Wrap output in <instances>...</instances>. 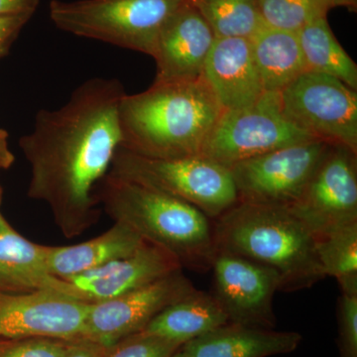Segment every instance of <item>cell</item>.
I'll list each match as a JSON object with an SVG mask.
<instances>
[{
  "instance_id": "1",
  "label": "cell",
  "mask_w": 357,
  "mask_h": 357,
  "mask_svg": "<svg viewBox=\"0 0 357 357\" xmlns=\"http://www.w3.org/2000/svg\"><path fill=\"white\" fill-rule=\"evenodd\" d=\"M126 93L117 79H88L62 107L40 110L20 139L31 169L28 197L49 206L68 238L100 218L93 190L121 146L119 109Z\"/></svg>"
},
{
  "instance_id": "2",
  "label": "cell",
  "mask_w": 357,
  "mask_h": 357,
  "mask_svg": "<svg viewBox=\"0 0 357 357\" xmlns=\"http://www.w3.org/2000/svg\"><path fill=\"white\" fill-rule=\"evenodd\" d=\"M223 112L204 75L157 83L119 103L121 148L157 159L199 156Z\"/></svg>"
},
{
  "instance_id": "3",
  "label": "cell",
  "mask_w": 357,
  "mask_h": 357,
  "mask_svg": "<svg viewBox=\"0 0 357 357\" xmlns=\"http://www.w3.org/2000/svg\"><path fill=\"white\" fill-rule=\"evenodd\" d=\"M215 220V250L272 268L281 291L311 288L326 278L316 236L287 206L237 202Z\"/></svg>"
},
{
  "instance_id": "4",
  "label": "cell",
  "mask_w": 357,
  "mask_h": 357,
  "mask_svg": "<svg viewBox=\"0 0 357 357\" xmlns=\"http://www.w3.org/2000/svg\"><path fill=\"white\" fill-rule=\"evenodd\" d=\"M98 201L115 222L173 255L182 268L210 270L215 245L213 223L196 206L172 196L107 173Z\"/></svg>"
},
{
  "instance_id": "5",
  "label": "cell",
  "mask_w": 357,
  "mask_h": 357,
  "mask_svg": "<svg viewBox=\"0 0 357 357\" xmlns=\"http://www.w3.org/2000/svg\"><path fill=\"white\" fill-rule=\"evenodd\" d=\"M185 0H53L49 13L59 29L153 55L167 20Z\"/></svg>"
},
{
  "instance_id": "6",
  "label": "cell",
  "mask_w": 357,
  "mask_h": 357,
  "mask_svg": "<svg viewBox=\"0 0 357 357\" xmlns=\"http://www.w3.org/2000/svg\"><path fill=\"white\" fill-rule=\"evenodd\" d=\"M109 172L192 204L211 220L238 202L229 169L203 156L149 158L119 147Z\"/></svg>"
},
{
  "instance_id": "7",
  "label": "cell",
  "mask_w": 357,
  "mask_h": 357,
  "mask_svg": "<svg viewBox=\"0 0 357 357\" xmlns=\"http://www.w3.org/2000/svg\"><path fill=\"white\" fill-rule=\"evenodd\" d=\"M312 139L284 114L280 93L265 91L248 107L223 110L199 156L229 168L278 148Z\"/></svg>"
},
{
  "instance_id": "8",
  "label": "cell",
  "mask_w": 357,
  "mask_h": 357,
  "mask_svg": "<svg viewBox=\"0 0 357 357\" xmlns=\"http://www.w3.org/2000/svg\"><path fill=\"white\" fill-rule=\"evenodd\" d=\"M282 109L301 130L357 152V91L340 79L306 72L280 91Z\"/></svg>"
},
{
  "instance_id": "9",
  "label": "cell",
  "mask_w": 357,
  "mask_h": 357,
  "mask_svg": "<svg viewBox=\"0 0 357 357\" xmlns=\"http://www.w3.org/2000/svg\"><path fill=\"white\" fill-rule=\"evenodd\" d=\"M328 144L312 139L229 167L238 202L289 206L297 201Z\"/></svg>"
},
{
  "instance_id": "10",
  "label": "cell",
  "mask_w": 357,
  "mask_h": 357,
  "mask_svg": "<svg viewBox=\"0 0 357 357\" xmlns=\"http://www.w3.org/2000/svg\"><path fill=\"white\" fill-rule=\"evenodd\" d=\"M287 208L314 236L357 222V152L328 145L304 191Z\"/></svg>"
},
{
  "instance_id": "11",
  "label": "cell",
  "mask_w": 357,
  "mask_h": 357,
  "mask_svg": "<svg viewBox=\"0 0 357 357\" xmlns=\"http://www.w3.org/2000/svg\"><path fill=\"white\" fill-rule=\"evenodd\" d=\"M91 304L42 289L0 292V342L26 338L84 340Z\"/></svg>"
},
{
  "instance_id": "12",
  "label": "cell",
  "mask_w": 357,
  "mask_h": 357,
  "mask_svg": "<svg viewBox=\"0 0 357 357\" xmlns=\"http://www.w3.org/2000/svg\"><path fill=\"white\" fill-rule=\"evenodd\" d=\"M213 296L229 324L274 330L275 293L281 291V278L272 268L241 256L217 251Z\"/></svg>"
},
{
  "instance_id": "13",
  "label": "cell",
  "mask_w": 357,
  "mask_h": 357,
  "mask_svg": "<svg viewBox=\"0 0 357 357\" xmlns=\"http://www.w3.org/2000/svg\"><path fill=\"white\" fill-rule=\"evenodd\" d=\"M195 290L178 270L114 299L91 304L84 340L112 347L144 330L164 309Z\"/></svg>"
},
{
  "instance_id": "14",
  "label": "cell",
  "mask_w": 357,
  "mask_h": 357,
  "mask_svg": "<svg viewBox=\"0 0 357 357\" xmlns=\"http://www.w3.org/2000/svg\"><path fill=\"white\" fill-rule=\"evenodd\" d=\"M182 270L178 260L164 249L145 243L128 256L68 278L53 277L49 290L57 291L73 299L96 304Z\"/></svg>"
},
{
  "instance_id": "15",
  "label": "cell",
  "mask_w": 357,
  "mask_h": 357,
  "mask_svg": "<svg viewBox=\"0 0 357 357\" xmlns=\"http://www.w3.org/2000/svg\"><path fill=\"white\" fill-rule=\"evenodd\" d=\"M215 33L199 11L185 0L160 32L152 58L157 83L191 81L203 76L215 41Z\"/></svg>"
},
{
  "instance_id": "16",
  "label": "cell",
  "mask_w": 357,
  "mask_h": 357,
  "mask_svg": "<svg viewBox=\"0 0 357 357\" xmlns=\"http://www.w3.org/2000/svg\"><path fill=\"white\" fill-rule=\"evenodd\" d=\"M203 75L223 110L248 107L265 93L248 38H215Z\"/></svg>"
},
{
  "instance_id": "17",
  "label": "cell",
  "mask_w": 357,
  "mask_h": 357,
  "mask_svg": "<svg viewBox=\"0 0 357 357\" xmlns=\"http://www.w3.org/2000/svg\"><path fill=\"white\" fill-rule=\"evenodd\" d=\"M301 342L302 335L295 332L227 324L181 349L192 357H269L291 354Z\"/></svg>"
},
{
  "instance_id": "18",
  "label": "cell",
  "mask_w": 357,
  "mask_h": 357,
  "mask_svg": "<svg viewBox=\"0 0 357 357\" xmlns=\"http://www.w3.org/2000/svg\"><path fill=\"white\" fill-rule=\"evenodd\" d=\"M146 243L128 225L115 222L102 234L75 245L48 246L47 266L56 278H68L128 257Z\"/></svg>"
},
{
  "instance_id": "19",
  "label": "cell",
  "mask_w": 357,
  "mask_h": 357,
  "mask_svg": "<svg viewBox=\"0 0 357 357\" xmlns=\"http://www.w3.org/2000/svg\"><path fill=\"white\" fill-rule=\"evenodd\" d=\"M229 324L213 294L195 290L157 314L141 332L184 345Z\"/></svg>"
},
{
  "instance_id": "20",
  "label": "cell",
  "mask_w": 357,
  "mask_h": 357,
  "mask_svg": "<svg viewBox=\"0 0 357 357\" xmlns=\"http://www.w3.org/2000/svg\"><path fill=\"white\" fill-rule=\"evenodd\" d=\"M48 246L31 243L0 213V292L47 289L53 278L47 266Z\"/></svg>"
},
{
  "instance_id": "21",
  "label": "cell",
  "mask_w": 357,
  "mask_h": 357,
  "mask_svg": "<svg viewBox=\"0 0 357 357\" xmlns=\"http://www.w3.org/2000/svg\"><path fill=\"white\" fill-rule=\"evenodd\" d=\"M249 40L265 91L280 93L306 72L297 33L265 25Z\"/></svg>"
},
{
  "instance_id": "22",
  "label": "cell",
  "mask_w": 357,
  "mask_h": 357,
  "mask_svg": "<svg viewBox=\"0 0 357 357\" xmlns=\"http://www.w3.org/2000/svg\"><path fill=\"white\" fill-rule=\"evenodd\" d=\"M306 70L328 75L357 91V65L332 31L326 16L297 32Z\"/></svg>"
},
{
  "instance_id": "23",
  "label": "cell",
  "mask_w": 357,
  "mask_h": 357,
  "mask_svg": "<svg viewBox=\"0 0 357 357\" xmlns=\"http://www.w3.org/2000/svg\"><path fill=\"white\" fill-rule=\"evenodd\" d=\"M314 236L325 276L337 279L342 292H357V222Z\"/></svg>"
},
{
  "instance_id": "24",
  "label": "cell",
  "mask_w": 357,
  "mask_h": 357,
  "mask_svg": "<svg viewBox=\"0 0 357 357\" xmlns=\"http://www.w3.org/2000/svg\"><path fill=\"white\" fill-rule=\"evenodd\" d=\"M203 16L217 38L250 39L265 26L256 0H187Z\"/></svg>"
},
{
  "instance_id": "25",
  "label": "cell",
  "mask_w": 357,
  "mask_h": 357,
  "mask_svg": "<svg viewBox=\"0 0 357 357\" xmlns=\"http://www.w3.org/2000/svg\"><path fill=\"white\" fill-rule=\"evenodd\" d=\"M265 24L297 33L328 10L318 0H256Z\"/></svg>"
},
{
  "instance_id": "26",
  "label": "cell",
  "mask_w": 357,
  "mask_h": 357,
  "mask_svg": "<svg viewBox=\"0 0 357 357\" xmlns=\"http://www.w3.org/2000/svg\"><path fill=\"white\" fill-rule=\"evenodd\" d=\"M182 345L139 332L107 347L102 357H172Z\"/></svg>"
},
{
  "instance_id": "27",
  "label": "cell",
  "mask_w": 357,
  "mask_h": 357,
  "mask_svg": "<svg viewBox=\"0 0 357 357\" xmlns=\"http://www.w3.org/2000/svg\"><path fill=\"white\" fill-rule=\"evenodd\" d=\"M337 326L338 357H357V292H342Z\"/></svg>"
},
{
  "instance_id": "28",
  "label": "cell",
  "mask_w": 357,
  "mask_h": 357,
  "mask_svg": "<svg viewBox=\"0 0 357 357\" xmlns=\"http://www.w3.org/2000/svg\"><path fill=\"white\" fill-rule=\"evenodd\" d=\"M68 342L54 338H26L0 344V357H63Z\"/></svg>"
},
{
  "instance_id": "29",
  "label": "cell",
  "mask_w": 357,
  "mask_h": 357,
  "mask_svg": "<svg viewBox=\"0 0 357 357\" xmlns=\"http://www.w3.org/2000/svg\"><path fill=\"white\" fill-rule=\"evenodd\" d=\"M32 16L33 14L0 16V57L6 53L23 26Z\"/></svg>"
},
{
  "instance_id": "30",
  "label": "cell",
  "mask_w": 357,
  "mask_h": 357,
  "mask_svg": "<svg viewBox=\"0 0 357 357\" xmlns=\"http://www.w3.org/2000/svg\"><path fill=\"white\" fill-rule=\"evenodd\" d=\"M107 347L89 340L68 342L63 357H102Z\"/></svg>"
},
{
  "instance_id": "31",
  "label": "cell",
  "mask_w": 357,
  "mask_h": 357,
  "mask_svg": "<svg viewBox=\"0 0 357 357\" xmlns=\"http://www.w3.org/2000/svg\"><path fill=\"white\" fill-rule=\"evenodd\" d=\"M39 0H0V16L33 14L34 15Z\"/></svg>"
},
{
  "instance_id": "32",
  "label": "cell",
  "mask_w": 357,
  "mask_h": 357,
  "mask_svg": "<svg viewBox=\"0 0 357 357\" xmlns=\"http://www.w3.org/2000/svg\"><path fill=\"white\" fill-rule=\"evenodd\" d=\"M15 157L10 151L7 142V133L0 130V169H8L13 166Z\"/></svg>"
},
{
  "instance_id": "33",
  "label": "cell",
  "mask_w": 357,
  "mask_h": 357,
  "mask_svg": "<svg viewBox=\"0 0 357 357\" xmlns=\"http://www.w3.org/2000/svg\"><path fill=\"white\" fill-rule=\"evenodd\" d=\"M321 6H325L328 11L337 7H344L349 11L356 13L357 9V0H318Z\"/></svg>"
},
{
  "instance_id": "34",
  "label": "cell",
  "mask_w": 357,
  "mask_h": 357,
  "mask_svg": "<svg viewBox=\"0 0 357 357\" xmlns=\"http://www.w3.org/2000/svg\"><path fill=\"white\" fill-rule=\"evenodd\" d=\"M172 357H192L191 356H189V354H187V352H185L183 351L182 349H178L177 352H176L175 354H173Z\"/></svg>"
},
{
  "instance_id": "35",
  "label": "cell",
  "mask_w": 357,
  "mask_h": 357,
  "mask_svg": "<svg viewBox=\"0 0 357 357\" xmlns=\"http://www.w3.org/2000/svg\"><path fill=\"white\" fill-rule=\"evenodd\" d=\"M2 201V188L0 187V204H1Z\"/></svg>"
}]
</instances>
